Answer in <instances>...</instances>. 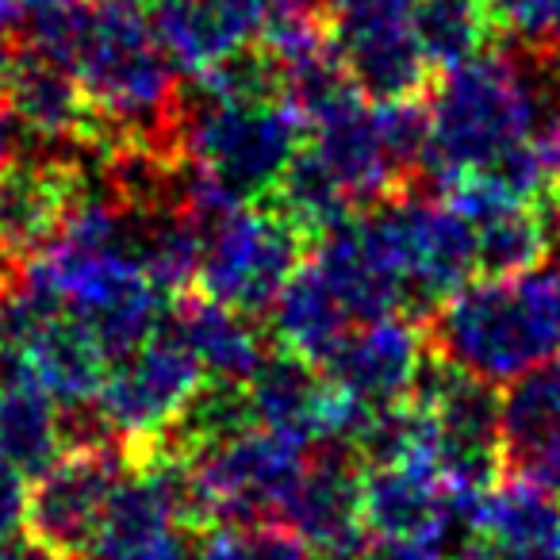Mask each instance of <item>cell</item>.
I'll list each match as a JSON object with an SVG mask.
<instances>
[{
  "label": "cell",
  "instance_id": "obj_11",
  "mask_svg": "<svg viewBox=\"0 0 560 560\" xmlns=\"http://www.w3.org/2000/svg\"><path fill=\"white\" fill-rule=\"evenodd\" d=\"M361 472L365 465L342 442L307 450L304 480L289 495L280 522H289L307 541L315 560H365L373 549L361 522Z\"/></svg>",
  "mask_w": 560,
  "mask_h": 560
},
{
  "label": "cell",
  "instance_id": "obj_37",
  "mask_svg": "<svg viewBox=\"0 0 560 560\" xmlns=\"http://www.w3.org/2000/svg\"><path fill=\"white\" fill-rule=\"evenodd\" d=\"M545 62H549V81H552V89L560 93V43L549 50V55H545Z\"/></svg>",
  "mask_w": 560,
  "mask_h": 560
},
{
  "label": "cell",
  "instance_id": "obj_13",
  "mask_svg": "<svg viewBox=\"0 0 560 560\" xmlns=\"http://www.w3.org/2000/svg\"><path fill=\"white\" fill-rule=\"evenodd\" d=\"M312 265L323 272L350 319L373 323L384 315H407V289L376 231L373 215H350L315 238ZM411 319V315H407Z\"/></svg>",
  "mask_w": 560,
  "mask_h": 560
},
{
  "label": "cell",
  "instance_id": "obj_29",
  "mask_svg": "<svg viewBox=\"0 0 560 560\" xmlns=\"http://www.w3.org/2000/svg\"><path fill=\"white\" fill-rule=\"evenodd\" d=\"M491 32L537 55L560 43V0H488Z\"/></svg>",
  "mask_w": 560,
  "mask_h": 560
},
{
  "label": "cell",
  "instance_id": "obj_28",
  "mask_svg": "<svg viewBox=\"0 0 560 560\" xmlns=\"http://www.w3.org/2000/svg\"><path fill=\"white\" fill-rule=\"evenodd\" d=\"M196 101H215V104H242V101H277L280 96V70L269 55L254 47L238 50V55L223 58L211 70L196 73Z\"/></svg>",
  "mask_w": 560,
  "mask_h": 560
},
{
  "label": "cell",
  "instance_id": "obj_7",
  "mask_svg": "<svg viewBox=\"0 0 560 560\" xmlns=\"http://www.w3.org/2000/svg\"><path fill=\"white\" fill-rule=\"evenodd\" d=\"M304 234L277 208H234L203 226V257L196 280L203 296L242 315H261L300 269Z\"/></svg>",
  "mask_w": 560,
  "mask_h": 560
},
{
  "label": "cell",
  "instance_id": "obj_14",
  "mask_svg": "<svg viewBox=\"0 0 560 560\" xmlns=\"http://www.w3.org/2000/svg\"><path fill=\"white\" fill-rule=\"evenodd\" d=\"M361 522L373 541L442 549L460 503L438 476L381 465L361 472Z\"/></svg>",
  "mask_w": 560,
  "mask_h": 560
},
{
  "label": "cell",
  "instance_id": "obj_17",
  "mask_svg": "<svg viewBox=\"0 0 560 560\" xmlns=\"http://www.w3.org/2000/svg\"><path fill=\"white\" fill-rule=\"evenodd\" d=\"M150 24L170 62L188 78L246 50L257 35L249 0H154Z\"/></svg>",
  "mask_w": 560,
  "mask_h": 560
},
{
  "label": "cell",
  "instance_id": "obj_33",
  "mask_svg": "<svg viewBox=\"0 0 560 560\" xmlns=\"http://www.w3.org/2000/svg\"><path fill=\"white\" fill-rule=\"evenodd\" d=\"M24 139H32V135L24 131L16 112L0 101V180H4V173H9L12 165L24 162Z\"/></svg>",
  "mask_w": 560,
  "mask_h": 560
},
{
  "label": "cell",
  "instance_id": "obj_27",
  "mask_svg": "<svg viewBox=\"0 0 560 560\" xmlns=\"http://www.w3.org/2000/svg\"><path fill=\"white\" fill-rule=\"evenodd\" d=\"M192 560H315L307 541L280 518L211 526L196 534Z\"/></svg>",
  "mask_w": 560,
  "mask_h": 560
},
{
  "label": "cell",
  "instance_id": "obj_24",
  "mask_svg": "<svg viewBox=\"0 0 560 560\" xmlns=\"http://www.w3.org/2000/svg\"><path fill=\"white\" fill-rule=\"evenodd\" d=\"M142 219V265L158 292L188 289L200 272L203 257V226L185 203H165V208L139 211Z\"/></svg>",
  "mask_w": 560,
  "mask_h": 560
},
{
  "label": "cell",
  "instance_id": "obj_9",
  "mask_svg": "<svg viewBox=\"0 0 560 560\" xmlns=\"http://www.w3.org/2000/svg\"><path fill=\"white\" fill-rule=\"evenodd\" d=\"M203 381L208 376L200 361L180 346L177 335L158 327V335L147 338L139 350L112 361L93 404L112 434L127 445V457H135L173 427Z\"/></svg>",
  "mask_w": 560,
  "mask_h": 560
},
{
  "label": "cell",
  "instance_id": "obj_20",
  "mask_svg": "<svg viewBox=\"0 0 560 560\" xmlns=\"http://www.w3.org/2000/svg\"><path fill=\"white\" fill-rule=\"evenodd\" d=\"M162 327L200 361L208 381H249L265 361L261 335L249 327V315L211 296L180 300L173 312H165Z\"/></svg>",
  "mask_w": 560,
  "mask_h": 560
},
{
  "label": "cell",
  "instance_id": "obj_12",
  "mask_svg": "<svg viewBox=\"0 0 560 560\" xmlns=\"http://www.w3.org/2000/svg\"><path fill=\"white\" fill-rule=\"evenodd\" d=\"M427 335L407 315L361 323L323 365L335 388L365 407H388L411 399L422 369H427Z\"/></svg>",
  "mask_w": 560,
  "mask_h": 560
},
{
  "label": "cell",
  "instance_id": "obj_22",
  "mask_svg": "<svg viewBox=\"0 0 560 560\" xmlns=\"http://www.w3.org/2000/svg\"><path fill=\"white\" fill-rule=\"evenodd\" d=\"M350 323V312L330 292V284L323 280V272L315 265H300L269 307L272 342L284 353H292V358H304L319 369L346 342Z\"/></svg>",
  "mask_w": 560,
  "mask_h": 560
},
{
  "label": "cell",
  "instance_id": "obj_8",
  "mask_svg": "<svg viewBox=\"0 0 560 560\" xmlns=\"http://www.w3.org/2000/svg\"><path fill=\"white\" fill-rule=\"evenodd\" d=\"M373 223L407 289V315H434L476 272V234L450 200H392Z\"/></svg>",
  "mask_w": 560,
  "mask_h": 560
},
{
  "label": "cell",
  "instance_id": "obj_6",
  "mask_svg": "<svg viewBox=\"0 0 560 560\" xmlns=\"http://www.w3.org/2000/svg\"><path fill=\"white\" fill-rule=\"evenodd\" d=\"M307 450L272 430H246L223 445L196 453L185 465V522L203 534L211 526L280 518L304 480Z\"/></svg>",
  "mask_w": 560,
  "mask_h": 560
},
{
  "label": "cell",
  "instance_id": "obj_15",
  "mask_svg": "<svg viewBox=\"0 0 560 560\" xmlns=\"http://www.w3.org/2000/svg\"><path fill=\"white\" fill-rule=\"evenodd\" d=\"M78 192H85V165L78 154L12 165L0 180V257L27 261L39 254Z\"/></svg>",
  "mask_w": 560,
  "mask_h": 560
},
{
  "label": "cell",
  "instance_id": "obj_18",
  "mask_svg": "<svg viewBox=\"0 0 560 560\" xmlns=\"http://www.w3.org/2000/svg\"><path fill=\"white\" fill-rule=\"evenodd\" d=\"M307 150L327 165L330 177L342 185V192L350 196L353 208L384 200L407 177L399 170L396 154H392L388 139H384L376 108L365 101L315 127V142Z\"/></svg>",
  "mask_w": 560,
  "mask_h": 560
},
{
  "label": "cell",
  "instance_id": "obj_23",
  "mask_svg": "<svg viewBox=\"0 0 560 560\" xmlns=\"http://www.w3.org/2000/svg\"><path fill=\"white\" fill-rule=\"evenodd\" d=\"M411 32L430 70H457L491 35L488 0H415Z\"/></svg>",
  "mask_w": 560,
  "mask_h": 560
},
{
  "label": "cell",
  "instance_id": "obj_34",
  "mask_svg": "<svg viewBox=\"0 0 560 560\" xmlns=\"http://www.w3.org/2000/svg\"><path fill=\"white\" fill-rule=\"evenodd\" d=\"M534 150H537V158H541L549 192H560V112L534 135Z\"/></svg>",
  "mask_w": 560,
  "mask_h": 560
},
{
  "label": "cell",
  "instance_id": "obj_36",
  "mask_svg": "<svg viewBox=\"0 0 560 560\" xmlns=\"http://www.w3.org/2000/svg\"><path fill=\"white\" fill-rule=\"evenodd\" d=\"M20 9H32L35 16H39V12H50V9H62V4H73V0H16Z\"/></svg>",
  "mask_w": 560,
  "mask_h": 560
},
{
  "label": "cell",
  "instance_id": "obj_31",
  "mask_svg": "<svg viewBox=\"0 0 560 560\" xmlns=\"http://www.w3.org/2000/svg\"><path fill=\"white\" fill-rule=\"evenodd\" d=\"M249 9L257 16V32H277L284 24H300V20H312L319 0H249Z\"/></svg>",
  "mask_w": 560,
  "mask_h": 560
},
{
  "label": "cell",
  "instance_id": "obj_19",
  "mask_svg": "<svg viewBox=\"0 0 560 560\" xmlns=\"http://www.w3.org/2000/svg\"><path fill=\"white\" fill-rule=\"evenodd\" d=\"M353 85L369 101H411L427 89L430 66L415 43L411 20L388 24H335L330 32Z\"/></svg>",
  "mask_w": 560,
  "mask_h": 560
},
{
  "label": "cell",
  "instance_id": "obj_21",
  "mask_svg": "<svg viewBox=\"0 0 560 560\" xmlns=\"http://www.w3.org/2000/svg\"><path fill=\"white\" fill-rule=\"evenodd\" d=\"M460 522L468 534L506 552H557L560 549V495L529 480H499L465 506Z\"/></svg>",
  "mask_w": 560,
  "mask_h": 560
},
{
  "label": "cell",
  "instance_id": "obj_5",
  "mask_svg": "<svg viewBox=\"0 0 560 560\" xmlns=\"http://www.w3.org/2000/svg\"><path fill=\"white\" fill-rule=\"evenodd\" d=\"M537 89L514 58L480 50L450 70L430 104V142L422 170L450 192L468 173L483 170L506 150L537 135Z\"/></svg>",
  "mask_w": 560,
  "mask_h": 560
},
{
  "label": "cell",
  "instance_id": "obj_25",
  "mask_svg": "<svg viewBox=\"0 0 560 560\" xmlns=\"http://www.w3.org/2000/svg\"><path fill=\"white\" fill-rule=\"evenodd\" d=\"M476 234V269L483 277H518L526 269H537L541 257L549 254L552 223L545 208L534 203L491 211L488 219L472 223Z\"/></svg>",
  "mask_w": 560,
  "mask_h": 560
},
{
  "label": "cell",
  "instance_id": "obj_3",
  "mask_svg": "<svg viewBox=\"0 0 560 560\" xmlns=\"http://www.w3.org/2000/svg\"><path fill=\"white\" fill-rule=\"evenodd\" d=\"M434 353L483 384H514L560 353V272L480 277L430 315Z\"/></svg>",
  "mask_w": 560,
  "mask_h": 560
},
{
  "label": "cell",
  "instance_id": "obj_30",
  "mask_svg": "<svg viewBox=\"0 0 560 560\" xmlns=\"http://www.w3.org/2000/svg\"><path fill=\"white\" fill-rule=\"evenodd\" d=\"M335 24H388L411 20L415 0H323Z\"/></svg>",
  "mask_w": 560,
  "mask_h": 560
},
{
  "label": "cell",
  "instance_id": "obj_10",
  "mask_svg": "<svg viewBox=\"0 0 560 560\" xmlns=\"http://www.w3.org/2000/svg\"><path fill=\"white\" fill-rule=\"evenodd\" d=\"M131 468L127 445L104 450H62V457L43 468L27 488V522L32 534L55 549L81 560L93 545L101 518L108 511L112 491Z\"/></svg>",
  "mask_w": 560,
  "mask_h": 560
},
{
  "label": "cell",
  "instance_id": "obj_32",
  "mask_svg": "<svg viewBox=\"0 0 560 560\" xmlns=\"http://www.w3.org/2000/svg\"><path fill=\"white\" fill-rule=\"evenodd\" d=\"M0 560H73V557L55 549L50 541H43V537L32 534L27 526H20L16 534L0 537Z\"/></svg>",
  "mask_w": 560,
  "mask_h": 560
},
{
  "label": "cell",
  "instance_id": "obj_2",
  "mask_svg": "<svg viewBox=\"0 0 560 560\" xmlns=\"http://www.w3.org/2000/svg\"><path fill=\"white\" fill-rule=\"evenodd\" d=\"M32 47L73 73L96 139H154L177 116L173 70L150 12L131 0H73L35 16Z\"/></svg>",
  "mask_w": 560,
  "mask_h": 560
},
{
  "label": "cell",
  "instance_id": "obj_4",
  "mask_svg": "<svg viewBox=\"0 0 560 560\" xmlns=\"http://www.w3.org/2000/svg\"><path fill=\"white\" fill-rule=\"evenodd\" d=\"M180 131V203L200 223L269 196L296 162L304 124L284 101H196Z\"/></svg>",
  "mask_w": 560,
  "mask_h": 560
},
{
  "label": "cell",
  "instance_id": "obj_35",
  "mask_svg": "<svg viewBox=\"0 0 560 560\" xmlns=\"http://www.w3.org/2000/svg\"><path fill=\"white\" fill-rule=\"evenodd\" d=\"M16 20H20V4L16 0H0V39L16 27Z\"/></svg>",
  "mask_w": 560,
  "mask_h": 560
},
{
  "label": "cell",
  "instance_id": "obj_1",
  "mask_svg": "<svg viewBox=\"0 0 560 560\" xmlns=\"http://www.w3.org/2000/svg\"><path fill=\"white\" fill-rule=\"evenodd\" d=\"M20 280L101 342L108 361L158 335L162 292L142 265V219L104 188L73 196L50 242L20 261Z\"/></svg>",
  "mask_w": 560,
  "mask_h": 560
},
{
  "label": "cell",
  "instance_id": "obj_16",
  "mask_svg": "<svg viewBox=\"0 0 560 560\" xmlns=\"http://www.w3.org/2000/svg\"><path fill=\"white\" fill-rule=\"evenodd\" d=\"M503 468L560 495V369H534L499 399Z\"/></svg>",
  "mask_w": 560,
  "mask_h": 560
},
{
  "label": "cell",
  "instance_id": "obj_26",
  "mask_svg": "<svg viewBox=\"0 0 560 560\" xmlns=\"http://www.w3.org/2000/svg\"><path fill=\"white\" fill-rule=\"evenodd\" d=\"M277 196V211L296 226L304 238H319L330 226H338L342 219H350V196L342 192L330 170L312 154V150H300L296 162L284 170L280 185L272 188Z\"/></svg>",
  "mask_w": 560,
  "mask_h": 560
}]
</instances>
